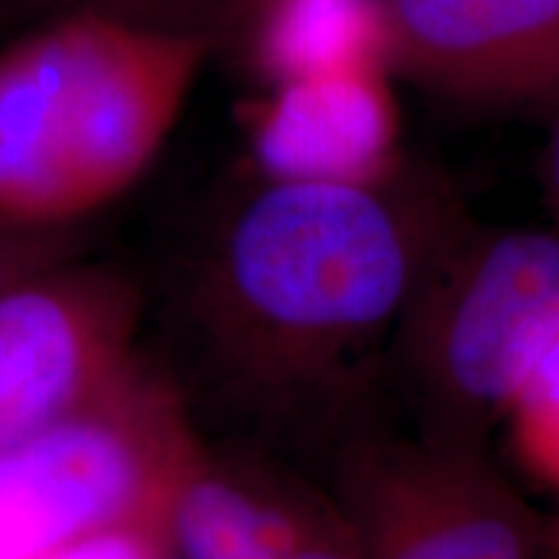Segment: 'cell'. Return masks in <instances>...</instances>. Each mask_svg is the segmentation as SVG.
<instances>
[{"label": "cell", "mask_w": 559, "mask_h": 559, "mask_svg": "<svg viewBox=\"0 0 559 559\" xmlns=\"http://www.w3.org/2000/svg\"><path fill=\"white\" fill-rule=\"evenodd\" d=\"M464 226L438 181L262 179L200 267L194 313L215 358L262 391L347 383L394 337L419 280Z\"/></svg>", "instance_id": "6da1fadb"}, {"label": "cell", "mask_w": 559, "mask_h": 559, "mask_svg": "<svg viewBox=\"0 0 559 559\" xmlns=\"http://www.w3.org/2000/svg\"><path fill=\"white\" fill-rule=\"evenodd\" d=\"M215 37L66 13L0 50V226L60 230L151 169Z\"/></svg>", "instance_id": "7a4b0ae2"}, {"label": "cell", "mask_w": 559, "mask_h": 559, "mask_svg": "<svg viewBox=\"0 0 559 559\" xmlns=\"http://www.w3.org/2000/svg\"><path fill=\"white\" fill-rule=\"evenodd\" d=\"M559 337V230L461 226L419 280L391 347L425 432L479 443Z\"/></svg>", "instance_id": "3957f363"}, {"label": "cell", "mask_w": 559, "mask_h": 559, "mask_svg": "<svg viewBox=\"0 0 559 559\" xmlns=\"http://www.w3.org/2000/svg\"><path fill=\"white\" fill-rule=\"evenodd\" d=\"M200 453L177 396L140 366L0 451V559H41L111 528H169Z\"/></svg>", "instance_id": "277c9868"}, {"label": "cell", "mask_w": 559, "mask_h": 559, "mask_svg": "<svg viewBox=\"0 0 559 559\" xmlns=\"http://www.w3.org/2000/svg\"><path fill=\"white\" fill-rule=\"evenodd\" d=\"M340 508L362 559H547L549 523L466 440H360L342 461Z\"/></svg>", "instance_id": "5b68a950"}, {"label": "cell", "mask_w": 559, "mask_h": 559, "mask_svg": "<svg viewBox=\"0 0 559 559\" xmlns=\"http://www.w3.org/2000/svg\"><path fill=\"white\" fill-rule=\"evenodd\" d=\"M140 296L120 272L47 264L0 290V451L140 368Z\"/></svg>", "instance_id": "8992f818"}, {"label": "cell", "mask_w": 559, "mask_h": 559, "mask_svg": "<svg viewBox=\"0 0 559 559\" xmlns=\"http://www.w3.org/2000/svg\"><path fill=\"white\" fill-rule=\"evenodd\" d=\"M389 66L453 104H559V0H381Z\"/></svg>", "instance_id": "52a82bcc"}, {"label": "cell", "mask_w": 559, "mask_h": 559, "mask_svg": "<svg viewBox=\"0 0 559 559\" xmlns=\"http://www.w3.org/2000/svg\"><path fill=\"white\" fill-rule=\"evenodd\" d=\"M243 128L262 179L370 187L404 169L383 70L267 86L243 111Z\"/></svg>", "instance_id": "ba28073f"}, {"label": "cell", "mask_w": 559, "mask_h": 559, "mask_svg": "<svg viewBox=\"0 0 559 559\" xmlns=\"http://www.w3.org/2000/svg\"><path fill=\"white\" fill-rule=\"evenodd\" d=\"M181 559H362L340 502L200 453L171 510Z\"/></svg>", "instance_id": "9c48e42d"}, {"label": "cell", "mask_w": 559, "mask_h": 559, "mask_svg": "<svg viewBox=\"0 0 559 559\" xmlns=\"http://www.w3.org/2000/svg\"><path fill=\"white\" fill-rule=\"evenodd\" d=\"M228 21L264 86L389 66L381 0H236Z\"/></svg>", "instance_id": "30bf717a"}, {"label": "cell", "mask_w": 559, "mask_h": 559, "mask_svg": "<svg viewBox=\"0 0 559 559\" xmlns=\"http://www.w3.org/2000/svg\"><path fill=\"white\" fill-rule=\"evenodd\" d=\"M506 423L519 464L559 492V337L531 370Z\"/></svg>", "instance_id": "8fae6325"}, {"label": "cell", "mask_w": 559, "mask_h": 559, "mask_svg": "<svg viewBox=\"0 0 559 559\" xmlns=\"http://www.w3.org/2000/svg\"><path fill=\"white\" fill-rule=\"evenodd\" d=\"M26 9L66 13H96L128 24L169 32H198L218 39L236 0H11Z\"/></svg>", "instance_id": "7c38bea8"}, {"label": "cell", "mask_w": 559, "mask_h": 559, "mask_svg": "<svg viewBox=\"0 0 559 559\" xmlns=\"http://www.w3.org/2000/svg\"><path fill=\"white\" fill-rule=\"evenodd\" d=\"M171 531L164 526H128L88 536L41 559H171Z\"/></svg>", "instance_id": "4fadbf2b"}, {"label": "cell", "mask_w": 559, "mask_h": 559, "mask_svg": "<svg viewBox=\"0 0 559 559\" xmlns=\"http://www.w3.org/2000/svg\"><path fill=\"white\" fill-rule=\"evenodd\" d=\"M60 230H21L0 226V290L19 277L55 264Z\"/></svg>", "instance_id": "5bb4252c"}, {"label": "cell", "mask_w": 559, "mask_h": 559, "mask_svg": "<svg viewBox=\"0 0 559 559\" xmlns=\"http://www.w3.org/2000/svg\"><path fill=\"white\" fill-rule=\"evenodd\" d=\"M544 187H547L551 210H555L559 218V120L555 130H551L547 153H544Z\"/></svg>", "instance_id": "9a60e30c"}, {"label": "cell", "mask_w": 559, "mask_h": 559, "mask_svg": "<svg viewBox=\"0 0 559 559\" xmlns=\"http://www.w3.org/2000/svg\"><path fill=\"white\" fill-rule=\"evenodd\" d=\"M547 559H559V521L549 523V539H547Z\"/></svg>", "instance_id": "2e32d148"}]
</instances>
